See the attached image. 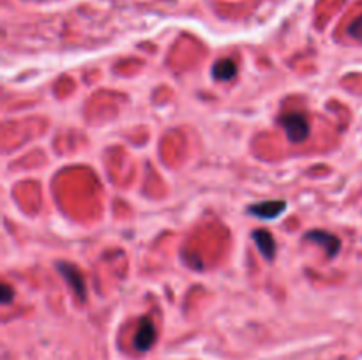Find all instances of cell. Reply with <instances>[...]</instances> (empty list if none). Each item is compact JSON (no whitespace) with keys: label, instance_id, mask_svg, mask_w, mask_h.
<instances>
[{"label":"cell","instance_id":"6da1fadb","mask_svg":"<svg viewBox=\"0 0 362 360\" xmlns=\"http://www.w3.org/2000/svg\"><path fill=\"white\" fill-rule=\"evenodd\" d=\"M279 124L285 127L286 138L292 143H303L310 136V124L303 113H285L279 116Z\"/></svg>","mask_w":362,"mask_h":360},{"label":"cell","instance_id":"7a4b0ae2","mask_svg":"<svg viewBox=\"0 0 362 360\" xmlns=\"http://www.w3.org/2000/svg\"><path fill=\"white\" fill-rule=\"evenodd\" d=\"M304 239L311 240V242H315V244H318V246L324 247V249L327 251L329 258H334L336 254L339 253V249H341V240H339L336 235H332V233L322 232V229H313V232H308L306 235H304Z\"/></svg>","mask_w":362,"mask_h":360},{"label":"cell","instance_id":"3957f363","mask_svg":"<svg viewBox=\"0 0 362 360\" xmlns=\"http://www.w3.org/2000/svg\"><path fill=\"white\" fill-rule=\"evenodd\" d=\"M57 268H59L60 274L66 277V281L69 282L71 288L74 289V293H76L81 300L87 299V286H85V279L83 275L80 274V270H78L74 265H67V263H59L57 265Z\"/></svg>","mask_w":362,"mask_h":360},{"label":"cell","instance_id":"277c9868","mask_svg":"<svg viewBox=\"0 0 362 360\" xmlns=\"http://www.w3.org/2000/svg\"><path fill=\"white\" fill-rule=\"evenodd\" d=\"M286 210V201L274 200V201H264V203H255L247 208V212L260 219H276Z\"/></svg>","mask_w":362,"mask_h":360},{"label":"cell","instance_id":"5b68a950","mask_svg":"<svg viewBox=\"0 0 362 360\" xmlns=\"http://www.w3.org/2000/svg\"><path fill=\"white\" fill-rule=\"evenodd\" d=\"M156 341V327L148 318L140 321V327H138L136 334H134V348L138 352H147L151 349V346Z\"/></svg>","mask_w":362,"mask_h":360},{"label":"cell","instance_id":"8992f818","mask_svg":"<svg viewBox=\"0 0 362 360\" xmlns=\"http://www.w3.org/2000/svg\"><path fill=\"white\" fill-rule=\"evenodd\" d=\"M253 242L257 244L258 251H260L262 256L265 258L267 261H272L276 256V240L274 236L271 235L269 232H265V229H257V232H253Z\"/></svg>","mask_w":362,"mask_h":360},{"label":"cell","instance_id":"52a82bcc","mask_svg":"<svg viewBox=\"0 0 362 360\" xmlns=\"http://www.w3.org/2000/svg\"><path fill=\"white\" fill-rule=\"evenodd\" d=\"M237 74V64L232 59H223L214 64L212 67V78L219 81H230L235 78Z\"/></svg>","mask_w":362,"mask_h":360},{"label":"cell","instance_id":"ba28073f","mask_svg":"<svg viewBox=\"0 0 362 360\" xmlns=\"http://www.w3.org/2000/svg\"><path fill=\"white\" fill-rule=\"evenodd\" d=\"M349 34L352 35V37L361 39V41H362V16L357 18V20L354 21L352 25H350V27H349Z\"/></svg>","mask_w":362,"mask_h":360},{"label":"cell","instance_id":"9c48e42d","mask_svg":"<svg viewBox=\"0 0 362 360\" xmlns=\"http://www.w3.org/2000/svg\"><path fill=\"white\" fill-rule=\"evenodd\" d=\"M13 300V289L9 284H2V304H9Z\"/></svg>","mask_w":362,"mask_h":360}]
</instances>
